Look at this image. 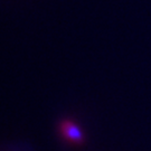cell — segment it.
I'll return each instance as SVG.
<instances>
[{
  "label": "cell",
  "instance_id": "cell-1",
  "mask_svg": "<svg viewBox=\"0 0 151 151\" xmlns=\"http://www.w3.org/2000/svg\"><path fill=\"white\" fill-rule=\"evenodd\" d=\"M60 132L67 142L74 145H81L84 142V135L82 130L75 122L70 120H65L60 123Z\"/></svg>",
  "mask_w": 151,
  "mask_h": 151
}]
</instances>
